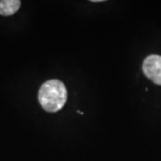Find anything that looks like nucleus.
Here are the masks:
<instances>
[{"label": "nucleus", "instance_id": "f257e3e1", "mask_svg": "<svg viewBox=\"0 0 161 161\" xmlns=\"http://www.w3.org/2000/svg\"><path fill=\"white\" fill-rule=\"evenodd\" d=\"M67 99V91L62 81L50 80L40 87L39 101L47 112H58L64 106Z\"/></svg>", "mask_w": 161, "mask_h": 161}, {"label": "nucleus", "instance_id": "f03ea898", "mask_svg": "<svg viewBox=\"0 0 161 161\" xmlns=\"http://www.w3.org/2000/svg\"><path fill=\"white\" fill-rule=\"evenodd\" d=\"M142 69L149 79L156 84L161 85V56H149L144 60Z\"/></svg>", "mask_w": 161, "mask_h": 161}, {"label": "nucleus", "instance_id": "7ed1b4c3", "mask_svg": "<svg viewBox=\"0 0 161 161\" xmlns=\"http://www.w3.org/2000/svg\"><path fill=\"white\" fill-rule=\"evenodd\" d=\"M21 6L19 0H2L0 1V14L9 16L15 14Z\"/></svg>", "mask_w": 161, "mask_h": 161}]
</instances>
